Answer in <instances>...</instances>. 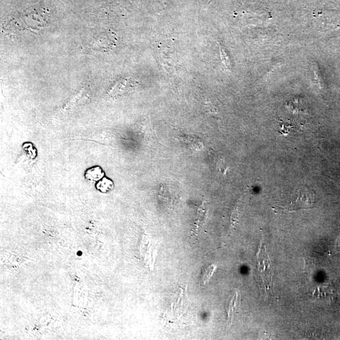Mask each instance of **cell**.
<instances>
[{"label": "cell", "mask_w": 340, "mask_h": 340, "mask_svg": "<svg viewBox=\"0 0 340 340\" xmlns=\"http://www.w3.org/2000/svg\"><path fill=\"white\" fill-rule=\"evenodd\" d=\"M316 201V196L313 191L307 187H303L297 192V197L295 201L285 206L280 207L281 209L289 211H295L299 209H311Z\"/></svg>", "instance_id": "cell-1"}, {"label": "cell", "mask_w": 340, "mask_h": 340, "mask_svg": "<svg viewBox=\"0 0 340 340\" xmlns=\"http://www.w3.org/2000/svg\"><path fill=\"white\" fill-rule=\"evenodd\" d=\"M259 260V270L266 289H271L272 288V269L271 267L269 258L266 253L265 246H261Z\"/></svg>", "instance_id": "cell-2"}, {"label": "cell", "mask_w": 340, "mask_h": 340, "mask_svg": "<svg viewBox=\"0 0 340 340\" xmlns=\"http://www.w3.org/2000/svg\"><path fill=\"white\" fill-rule=\"evenodd\" d=\"M219 48H220L222 60H223L224 63L225 64V65L227 66V67L230 68L231 66L230 60H229L228 57L227 56L225 51L223 50V48H221V46H219Z\"/></svg>", "instance_id": "cell-3"}, {"label": "cell", "mask_w": 340, "mask_h": 340, "mask_svg": "<svg viewBox=\"0 0 340 340\" xmlns=\"http://www.w3.org/2000/svg\"><path fill=\"white\" fill-rule=\"evenodd\" d=\"M224 164L223 162H221V163L220 164V168L222 170V171L223 172V173H224V172L226 171V169H227L226 167L225 166H224Z\"/></svg>", "instance_id": "cell-4"}]
</instances>
